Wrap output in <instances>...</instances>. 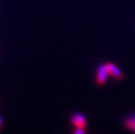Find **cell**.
I'll return each instance as SVG.
<instances>
[{
	"instance_id": "obj_1",
	"label": "cell",
	"mask_w": 135,
	"mask_h": 134,
	"mask_svg": "<svg viewBox=\"0 0 135 134\" xmlns=\"http://www.w3.org/2000/svg\"><path fill=\"white\" fill-rule=\"evenodd\" d=\"M108 70L107 67H106V64H102L99 67V70H98V74H97V83L99 85H103L106 81V78H107L108 76Z\"/></svg>"
},
{
	"instance_id": "obj_2",
	"label": "cell",
	"mask_w": 135,
	"mask_h": 134,
	"mask_svg": "<svg viewBox=\"0 0 135 134\" xmlns=\"http://www.w3.org/2000/svg\"><path fill=\"white\" fill-rule=\"evenodd\" d=\"M71 121H73V124L75 125L76 128H80V129L85 130V125H86V122H85V118L83 114L80 113L74 114L73 118H71Z\"/></svg>"
},
{
	"instance_id": "obj_3",
	"label": "cell",
	"mask_w": 135,
	"mask_h": 134,
	"mask_svg": "<svg viewBox=\"0 0 135 134\" xmlns=\"http://www.w3.org/2000/svg\"><path fill=\"white\" fill-rule=\"evenodd\" d=\"M106 67H107L108 73L110 74V75L113 76L114 78H117V79H122L123 78L122 72H120L119 68H117L113 64H112V63H108V64H106Z\"/></svg>"
},
{
	"instance_id": "obj_4",
	"label": "cell",
	"mask_w": 135,
	"mask_h": 134,
	"mask_svg": "<svg viewBox=\"0 0 135 134\" xmlns=\"http://www.w3.org/2000/svg\"><path fill=\"white\" fill-rule=\"evenodd\" d=\"M2 128V123H1V119H0V129Z\"/></svg>"
}]
</instances>
